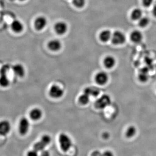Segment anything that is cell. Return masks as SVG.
Instances as JSON below:
<instances>
[{
	"label": "cell",
	"instance_id": "e0dca14e",
	"mask_svg": "<svg viewBox=\"0 0 156 156\" xmlns=\"http://www.w3.org/2000/svg\"><path fill=\"white\" fill-rule=\"evenodd\" d=\"M100 89L96 87H88L85 89L84 93H86L90 96L97 97L100 94Z\"/></svg>",
	"mask_w": 156,
	"mask_h": 156
},
{
	"label": "cell",
	"instance_id": "2e32d148",
	"mask_svg": "<svg viewBox=\"0 0 156 156\" xmlns=\"http://www.w3.org/2000/svg\"><path fill=\"white\" fill-rule=\"evenodd\" d=\"M62 44L60 41L54 39L51 40L48 43V47L50 50L53 51H57L61 49Z\"/></svg>",
	"mask_w": 156,
	"mask_h": 156
},
{
	"label": "cell",
	"instance_id": "9a60e30c",
	"mask_svg": "<svg viewBox=\"0 0 156 156\" xmlns=\"http://www.w3.org/2000/svg\"><path fill=\"white\" fill-rule=\"evenodd\" d=\"M116 63L115 58L112 56H106L104 59L103 64L106 68L110 69L113 68Z\"/></svg>",
	"mask_w": 156,
	"mask_h": 156
},
{
	"label": "cell",
	"instance_id": "277c9868",
	"mask_svg": "<svg viewBox=\"0 0 156 156\" xmlns=\"http://www.w3.org/2000/svg\"><path fill=\"white\" fill-rule=\"evenodd\" d=\"M9 69V67L8 65L3 66L1 68L0 84L3 87H7L10 84V81L8 76Z\"/></svg>",
	"mask_w": 156,
	"mask_h": 156
},
{
	"label": "cell",
	"instance_id": "44dd1931",
	"mask_svg": "<svg viewBox=\"0 0 156 156\" xmlns=\"http://www.w3.org/2000/svg\"><path fill=\"white\" fill-rule=\"evenodd\" d=\"M142 10L139 8L134 9L131 12V17L134 20H139L142 17Z\"/></svg>",
	"mask_w": 156,
	"mask_h": 156
},
{
	"label": "cell",
	"instance_id": "ffe728a7",
	"mask_svg": "<svg viewBox=\"0 0 156 156\" xmlns=\"http://www.w3.org/2000/svg\"><path fill=\"white\" fill-rule=\"evenodd\" d=\"M11 27L14 31L16 33L21 32L23 29L22 23L19 20H14L11 24Z\"/></svg>",
	"mask_w": 156,
	"mask_h": 156
},
{
	"label": "cell",
	"instance_id": "7402d4cb",
	"mask_svg": "<svg viewBox=\"0 0 156 156\" xmlns=\"http://www.w3.org/2000/svg\"><path fill=\"white\" fill-rule=\"evenodd\" d=\"M90 101V96L86 93H84L81 95L78 98L79 103L82 105H87L89 103Z\"/></svg>",
	"mask_w": 156,
	"mask_h": 156
},
{
	"label": "cell",
	"instance_id": "5bb4252c",
	"mask_svg": "<svg viewBox=\"0 0 156 156\" xmlns=\"http://www.w3.org/2000/svg\"><path fill=\"white\" fill-rule=\"evenodd\" d=\"M43 115V112L39 108H34L30 111L29 113L30 117L31 119L37 121L41 119Z\"/></svg>",
	"mask_w": 156,
	"mask_h": 156
},
{
	"label": "cell",
	"instance_id": "f546056e",
	"mask_svg": "<svg viewBox=\"0 0 156 156\" xmlns=\"http://www.w3.org/2000/svg\"><path fill=\"white\" fill-rule=\"evenodd\" d=\"M91 156H102V154L99 151H95L92 152Z\"/></svg>",
	"mask_w": 156,
	"mask_h": 156
},
{
	"label": "cell",
	"instance_id": "52a82bcc",
	"mask_svg": "<svg viewBox=\"0 0 156 156\" xmlns=\"http://www.w3.org/2000/svg\"><path fill=\"white\" fill-rule=\"evenodd\" d=\"M30 127V123L28 119L26 118H22L19 122L18 130L20 134L25 135L28 133Z\"/></svg>",
	"mask_w": 156,
	"mask_h": 156
},
{
	"label": "cell",
	"instance_id": "30bf717a",
	"mask_svg": "<svg viewBox=\"0 0 156 156\" xmlns=\"http://www.w3.org/2000/svg\"><path fill=\"white\" fill-rule=\"evenodd\" d=\"M12 70L14 74L18 77L22 78L25 76V69L21 64H17L13 66Z\"/></svg>",
	"mask_w": 156,
	"mask_h": 156
},
{
	"label": "cell",
	"instance_id": "603a6c76",
	"mask_svg": "<svg viewBox=\"0 0 156 156\" xmlns=\"http://www.w3.org/2000/svg\"><path fill=\"white\" fill-rule=\"evenodd\" d=\"M136 133V127L134 126H130L126 131V135L128 138H131L135 136Z\"/></svg>",
	"mask_w": 156,
	"mask_h": 156
},
{
	"label": "cell",
	"instance_id": "83f0119b",
	"mask_svg": "<svg viewBox=\"0 0 156 156\" xmlns=\"http://www.w3.org/2000/svg\"><path fill=\"white\" fill-rule=\"evenodd\" d=\"M102 156H114V155L111 151H106L102 154Z\"/></svg>",
	"mask_w": 156,
	"mask_h": 156
},
{
	"label": "cell",
	"instance_id": "9c48e42d",
	"mask_svg": "<svg viewBox=\"0 0 156 156\" xmlns=\"http://www.w3.org/2000/svg\"><path fill=\"white\" fill-rule=\"evenodd\" d=\"M11 126L9 121L4 120L0 123V134L5 136L9 134L11 131Z\"/></svg>",
	"mask_w": 156,
	"mask_h": 156
},
{
	"label": "cell",
	"instance_id": "836d02e7",
	"mask_svg": "<svg viewBox=\"0 0 156 156\" xmlns=\"http://www.w3.org/2000/svg\"><path fill=\"white\" fill-rule=\"evenodd\" d=\"M155 68L156 71V66H155Z\"/></svg>",
	"mask_w": 156,
	"mask_h": 156
},
{
	"label": "cell",
	"instance_id": "4316f807",
	"mask_svg": "<svg viewBox=\"0 0 156 156\" xmlns=\"http://www.w3.org/2000/svg\"><path fill=\"white\" fill-rule=\"evenodd\" d=\"M27 156H39L38 151L34 149L29 151L27 154Z\"/></svg>",
	"mask_w": 156,
	"mask_h": 156
},
{
	"label": "cell",
	"instance_id": "ba28073f",
	"mask_svg": "<svg viewBox=\"0 0 156 156\" xmlns=\"http://www.w3.org/2000/svg\"><path fill=\"white\" fill-rule=\"evenodd\" d=\"M95 80L96 83L100 86H103L108 82V74L105 72H100L96 74L95 76Z\"/></svg>",
	"mask_w": 156,
	"mask_h": 156
},
{
	"label": "cell",
	"instance_id": "8fae6325",
	"mask_svg": "<svg viewBox=\"0 0 156 156\" xmlns=\"http://www.w3.org/2000/svg\"><path fill=\"white\" fill-rule=\"evenodd\" d=\"M130 39L132 42L138 44L142 41L143 39V35L140 31L134 30L130 34Z\"/></svg>",
	"mask_w": 156,
	"mask_h": 156
},
{
	"label": "cell",
	"instance_id": "4fadbf2b",
	"mask_svg": "<svg viewBox=\"0 0 156 156\" xmlns=\"http://www.w3.org/2000/svg\"><path fill=\"white\" fill-rule=\"evenodd\" d=\"M47 24V20L45 17H39L35 20L34 26L35 28L38 30H41L44 28Z\"/></svg>",
	"mask_w": 156,
	"mask_h": 156
},
{
	"label": "cell",
	"instance_id": "d6a6232c",
	"mask_svg": "<svg viewBox=\"0 0 156 156\" xmlns=\"http://www.w3.org/2000/svg\"><path fill=\"white\" fill-rule=\"evenodd\" d=\"M19 1H25V0H19Z\"/></svg>",
	"mask_w": 156,
	"mask_h": 156
},
{
	"label": "cell",
	"instance_id": "8992f818",
	"mask_svg": "<svg viewBox=\"0 0 156 156\" xmlns=\"http://www.w3.org/2000/svg\"><path fill=\"white\" fill-rule=\"evenodd\" d=\"M49 95L50 97L55 99L60 98L64 95V90L57 85H53L49 90Z\"/></svg>",
	"mask_w": 156,
	"mask_h": 156
},
{
	"label": "cell",
	"instance_id": "6da1fadb",
	"mask_svg": "<svg viewBox=\"0 0 156 156\" xmlns=\"http://www.w3.org/2000/svg\"><path fill=\"white\" fill-rule=\"evenodd\" d=\"M58 143L62 150L64 152L69 151L72 146V141L70 137L64 133L59 134Z\"/></svg>",
	"mask_w": 156,
	"mask_h": 156
},
{
	"label": "cell",
	"instance_id": "d6986e66",
	"mask_svg": "<svg viewBox=\"0 0 156 156\" xmlns=\"http://www.w3.org/2000/svg\"><path fill=\"white\" fill-rule=\"evenodd\" d=\"M112 35L111 32L108 30H105L99 34V38L101 41L107 42L112 38Z\"/></svg>",
	"mask_w": 156,
	"mask_h": 156
},
{
	"label": "cell",
	"instance_id": "ac0fdd59",
	"mask_svg": "<svg viewBox=\"0 0 156 156\" xmlns=\"http://www.w3.org/2000/svg\"><path fill=\"white\" fill-rule=\"evenodd\" d=\"M148 68H143L140 70L138 75V79L142 83H145L149 80L148 71Z\"/></svg>",
	"mask_w": 156,
	"mask_h": 156
},
{
	"label": "cell",
	"instance_id": "d4e9b609",
	"mask_svg": "<svg viewBox=\"0 0 156 156\" xmlns=\"http://www.w3.org/2000/svg\"><path fill=\"white\" fill-rule=\"evenodd\" d=\"M73 3L77 8H82L85 5L86 0H73Z\"/></svg>",
	"mask_w": 156,
	"mask_h": 156
},
{
	"label": "cell",
	"instance_id": "3957f363",
	"mask_svg": "<svg viewBox=\"0 0 156 156\" xmlns=\"http://www.w3.org/2000/svg\"><path fill=\"white\" fill-rule=\"evenodd\" d=\"M111 103V98L108 95H104L95 101V106L98 109H102L108 106Z\"/></svg>",
	"mask_w": 156,
	"mask_h": 156
},
{
	"label": "cell",
	"instance_id": "4dcf8cb0",
	"mask_svg": "<svg viewBox=\"0 0 156 156\" xmlns=\"http://www.w3.org/2000/svg\"><path fill=\"white\" fill-rule=\"evenodd\" d=\"M102 136L104 139H107L109 137L110 134L108 132H104L102 134Z\"/></svg>",
	"mask_w": 156,
	"mask_h": 156
},
{
	"label": "cell",
	"instance_id": "f1b7e54d",
	"mask_svg": "<svg viewBox=\"0 0 156 156\" xmlns=\"http://www.w3.org/2000/svg\"><path fill=\"white\" fill-rule=\"evenodd\" d=\"M40 156H50V154L49 152H48V151L44 150L41 151Z\"/></svg>",
	"mask_w": 156,
	"mask_h": 156
},
{
	"label": "cell",
	"instance_id": "7a4b0ae2",
	"mask_svg": "<svg viewBox=\"0 0 156 156\" xmlns=\"http://www.w3.org/2000/svg\"><path fill=\"white\" fill-rule=\"evenodd\" d=\"M51 137L49 135L45 134L43 135L39 141L34 144V149L37 151H42L45 149V147L51 143Z\"/></svg>",
	"mask_w": 156,
	"mask_h": 156
},
{
	"label": "cell",
	"instance_id": "cb8c5ba5",
	"mask_svg": "<svg viewBox=\"0 0 156 156\" xmlns=\"http://www.w3.org/2000/svg\"><path fill=\"white\" fill-rule=\"evenodd\" d=\"M149 19L147 17H142L139 20L138 24L140 27H145L149 24Z\"/></svg>",
	"mask_w": 156,
	"mask_h": 156
},
{
	"label": "cell",
	"instance_id": "484cf974",
	"mask_svg": "<svg viewBox=\"0 0 156 156\" xmlns=\"http://www.w3.org/2000/svg\"><path fill=\"white\" fill-rule=\"evenodd\" d=\"M154 0H142L143 5L146 7H150L154 2Z\"/></svg>",
	"mask_w": 156,
	"mask_h": 156
},
{
	"label": "cell",
	"instance_id": "1f68e13d",
	"mask_svg": "<svg viewBox=\"0 0 156 156\" xmlns=\"http://www.w3.org/2000/svg\"><path fill=\"white\" fill-rule=\"evenodd\" d=\"M152 13L154 16L156 17V5L154 6L152 9Z\"/></svg>",
	"mask_w": 156,
	"mask_h": 156
},
{
	"label": "cell",
	"instance_id": "5b68a950",
	"mask_svg": "<svg viewBox=\"0 0 156 156\" xmlns=\"http://www.w3.org/2000/svg\"><path fill=\"white\" fill-rule=\"evenodd\" d=\"M126 39L125 34L121 31H115L112 35V42L114 45L123 44L126 42Z\"/></svg>",
	"mask_w": 156,
	"mask_h": 156
},
{
	"label": "cell",
	"instance_id": "7c38bea8",
	"mask_svg": "<svg viewBox=\"0 0 156 156\" xmlns=\"http://www.w3.org/2000/svg\"><path fill=\"white\" fill-rule=\"evenodd\" d=\"M67 25L64 22H58L54 26V30L56 33L58 34H63L67 30Z\"/></svg>",
	"mask_w": 156,
	"mask_h": 156
}]
</instances>
